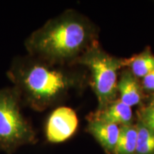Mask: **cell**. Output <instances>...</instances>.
<instances>
[{"label": "cell", "mask_w": 154, "mask_h": 154, "mask_svg": "<svg viewBox=\"0 0 154 154\" xmlns=\"http://www.w3.org/2000/svg\"><path fill=\"white\" fill-rule=\"evenodd\" d=\"M62 66L26 54L11 60L7 76L18 92L22 105L42 112L59 103L80 83L78 77Z\"/></svg>", "instance_id": "obj_1"}, {"label": "cell", "mask_w": 154, "mask_h": 154, "mask_svg": "<svg viewBox=\"0 0 154 154\" xmlns=\"http://www.w3.org/2000/svg\"><path fill=\"white\" fill-rule=\"evenodd\" d=\"M96 40L87 19L67 11L50 19L24 41L27 54L57 64L74 65Z\"/></svg>", "instance_id": "obj_2"}, {"label": "cell", "mask_w": 154, "mask_h": 154, "mask_svg": "<svg viewBox=\"0 0 154 154\" xmlns=\"http://www.w3.org/2000/svg\"><path fill=\"white\" fill-rule=\"evenodd\" d=\"M22 103L13 87L0 88V151L13 154L19 148L37 143L36 133L23 114Z\"/></svg>", "instance_id": "obj_3"}, {"label": "cell", "mask_w": 154, "mask_h": 154, "mask_svg": "<svg viewBox=\"0 0 154 154\" xmlns=\"http://www.w3.org/2000/svg\"><path fill=\"white\" fill-rule=\"evenodd\" d=\"M74 64L86 67L90 72L88 83L102 109L115 101L117 94V72L123 66V59L111 57L98 46L96 42L76 59Z\"/></svg>", "instance_id": "obj_4"}, {"label": "cell", "mask_w": 154, "mask_h": 154, "mask_svg": "<svg viewBox=\"0 0 154 154\" xmlns=\"http://www.w3.org/2000/svg\"><path fill=\"white\" fill-rule=\"evenodd\" d=\"M78 125V117L72 109L66 106L56 108L44 122V138L49 143H63L72 137Z\"/></svg>", "instance_id": "obj_5"}, {"label": "cell", "mask_w": 154, "mask_h": 154, "mask_svg": "<svg viewBox=\"0 0 154 154\" xmlns=\"http://www.w3.org/2000/svg\"><path fill=\"white\" fill-rule=\"evenodd\" d=\"M86 130L107 153H113L119 136L118 125L109 124L88 116Z\"/></svg>", "instance_id": "obj_6"}, {"label": "cell", "mask_w": 154, "mask_h": 154, "mask_svg": "<svg viewBox=\"0 0 154 154\" xmlns=\"http://www.w3.org/2000/svg\"><path fill=\"white\" fill-rule=\"evenodd\" d=\"M88 116L104 122L121 126L131 125L133 119L131 108L121 100L113 101L103 109H97Z\"/></svg>", "instance_id": "obj_7"}, {"label": "cell", "mask_w": 154, "mask_h": 154, "mask_svg": "<svg viewBox=\"0 0 154 154\" xmlns=\"http://www.w3.org/2000/svg\"><path fill=\"white\" fill-rule=\"evenodd\" d=\"M121 101L130 107L138 104L141 100V88L136 77L130 71H124L117 84Z\"/></svg>", "instance_id": "obj_8"}, {"label": "cell", "mask_w": 154, "mask_h": 154, "mask_svg": "<svg viewBox=\"0 0 154 154\" xmlns=\"http://www.w3.org/2000/svg\"><path fill=\"white\" fill-rule=\"evenodd\" d=\"M123 66L130 67L131 72L136 77L144 78L154 71V56L147 49L130 59H123Z\"/></svg>", "instance_id": "obj_9"}, {"label": "cell", "mask_w": 154, "mask_h": 154, "mask_svg": "<svg viewBox=\"0 0 154 154\" xmlns=\"http://www.w3.org/2000/svg\"><path fill=\"white\" fill-rule=\"evenodd\" d=\"M137 129L136 126H121L113 154H136Z\"/></svg>", "instance_id": "obj_10"}, {"label": "cell", "mask_w": 154, "mask_h": 154, "mask_svg": "<svg viewBox=\"0 0 154 154\" xmlns=\"http://www.w3.org/2000/svg\"><path fill=\"white\" fill-rule=\"evenodd\" d=\"M136 126L137 129L136 154H154V131L140 121Z\"/></svg>", "instance_id": "obj_11"}, {"label": "cell", "mask_w": 154, "mask_h": 154, "mask_svg": "<svg viewBox=\"0 0 154 154\" xmlns=\"http://www.w3.org/2000/svg\"><path fill=\"white\" fill-rule=\"evenodd\" d=\"M139 116L140 122L154 131V106H149L142 109L140 111Z\"/></svg>", "instance_id": "obj_12"}, {"label": "cell", "mask_w": 154, "mask_h": 154, "mask_svg": "<svg viewBox=\"0 0 154 154\" xmlns=\"http://www.w3.org/2000/svg\"><path fill=\"white\" fill-rule=\"evenodd\" d=\"M143 86L146 91H154V71L144 77Z\"/></svg>", "instance_id": "obj_13"}, {"label": "cell", "mask_w": 154, "mask_h": 154, "mask_svg": "<svg viewBox=\"0 0 154 154\" xmlns=\"http://www.w3.org/2000/svg\"><path fill=\"white\" fill-rule=\"evenodd\" d=\"M149 106H154V94L152 96L151 99V103H150Z\"/></svg>", "instance_id": "obj_14"}]
</instances>
